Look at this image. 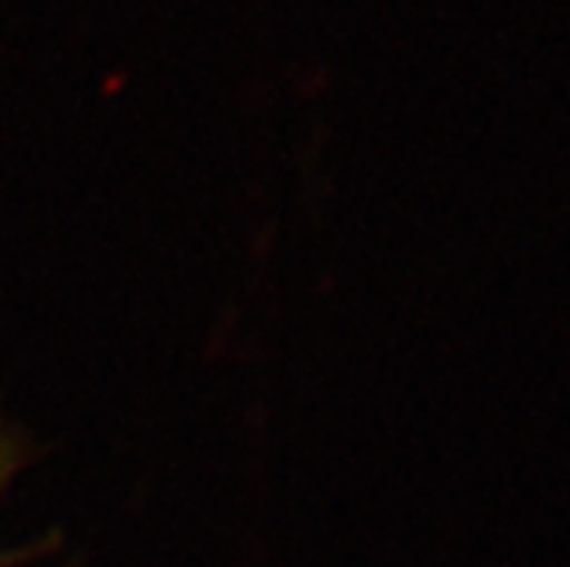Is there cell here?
Here are the masks:
<instances>
[{
	"label": "cell",
	"instance_id": "6da1fadb",
	"mask_svg": "<svg viewBox=\"0 0 570 567\" xmlns=\"http://www.w3.org/2000/svg\"><path fill=\"white\" fill-rule=\"evenodd\" d=\"M0 487H4V461H0Z\"/></svg>",
	"mask_w": 570,
	"mask_h": 567
}]
</instances>
